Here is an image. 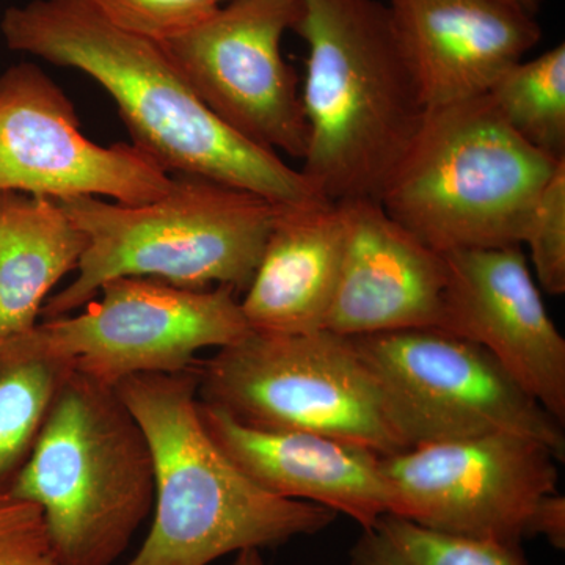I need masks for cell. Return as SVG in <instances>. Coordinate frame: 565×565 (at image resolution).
<instances>
[{"instance_id":"6da1fadb","label":"cell","mask_w":565,"mask_h":565,"mask_svg":"<svg viewBox=\"0 0 565 565\" xmlns=\"http://www.w3.org/2000/svg\"><path fill=\"white\" fill-rule=\"evenodd\" d=\"M0 31L11 51L98 82L117 104L134 147L167 173L206 178L275 204L318 199L300 170L212 114L161 43L115 28L90 0L10 7Z\"/></svg>"},{"instance_id":"7a4b0ae2","label":"cell","mask_w":565,"mask_h":565,"mask_svg":"<svg viewBox=\"0 0 565 565\" xmlns=\"http://www.w3.org/2000/svg\"><path fill=\"white\" fill-rule=\"evenodd\" d=\"M303 177L322 199L381 200L427 106L379 0H300Z\"/></svg>"},{"instance_id":"3957f363","label":"cell","mask_w":565,"mask_h":565,"mask_svg":"<svg viewBox=\"0 0 565 565\" xmlns=\"http://www.w3.org/2000/svg\"><path fill=\"white\" fill-rule=\"evenodd\" d=\"M154 463V520L126 565H210L332 525L333 511L264 490L212 440L199 408L196 367L139 374L117 386Z\"/></svg>"},{"instance_id":"277c9868","label":"cell","mask_w":565,"mask_h":565,"mask_svg":"<svg viewBox=\"0 0 565 565\" xmlns=\"http://www.w3.org/2000/svg\"><path fill=\"white\" fill-rule=\"evenodd\" d=\"M58 203L87 236V248L76 278L44 303L43 321L76 313L121 277L245 291L281 206L192 174L173 177L166 195L139 206L98 196Z\"/></svg>"},{"instance_id":"5b68a950","label":"cell","mask_w":565,"mask_h":565,"mask_svg":"<svg viewBox=\"0 0 565 565\" xmlns=\"http://www.w3.org/2000/svg\"><path fill=\"white\" fill-rule=\"evenodd\" d=\"M9 489L43 512L65 565H111L154 508L147 435L117 390L70 374Z\"/></svg>"},{"instance_id":"8992f818","label":"cell","mask_w":565,"mask_h":565,"mask_svg":"<svg viewBox=\"0 0 565 565\" xmlns=\"http://www.w3.org/2000/svg\"><path fill=\"white\" fill-rule=\"evenodd\" d=\"M563 161L520 139L484 95L427 110L379 203L441 255L522 247L527 217Z\"/></svg>"},{"instance_id":"52a82bcc","label":"cell","mask_w":565,"mask_h":565,"mask_svg":"<svg viewBox=\"0 0 565 565\" xmlns=\"http://www.w3.org/2000/svg\"><path fill=\"white\" fill-rule=\"evenodd\" d=\"M196 374L199 399L247 426L327 435L379 456L405 451L377 381L343 334L252 332Z\"/></svg>"},{"instance_id":"ba28073f","label":"cell","mask_w":565,"mask_h":565,"mask_svg":"<svg viewBox=\"0 0 565 565\" xmlns=\"http://www.w3.org/2000/svg\"><path fill=\"white\" fill-rule=\"evenodd\" d=\"M352 340L405 449L515 434L542 441L564 462L563 426L481 345L440 329Z\"/></svg>"},{"instance_id":"9c48e42d","label":"cell","mask_w":565,"mask_h":565,"mask_svg":"<svg viewBox=\"0 0 565 565\" xmlns=\"http://www.w3.org/2000/svg\"><path fill=\"white\" fill-rule=\"evenodd\" d=\"M552 448L515 434H489L382 457L392 514L475 541L522 546L534 516L559 492Z\"/></svg>"},{"instance_id":"30bf717a","label":"cell","mask_w":565,"mask_h":565,"mask_svg":"<svg viewBox=\"0 0 565 565\" xmlns=\"http://www.w3.org/2000/svg\"><path fill=\"white\" fill-rule=\"evenodd\" d=\"M39 329L77 373L111 388L132 375L191 370L196 353L252 333L234 289H185L141 277L107 281L76 313Z\"/></svg>"},{"instance_id":"8fae6325","label":"cell","mask_w":565,"mask_h":565,"mask_svg":"<svg viewBox=\"0 0 565 565\" xmlns=\"http://www.w3.org/2000/svg\"><path fill=\"white\" fill-rule=\"evenodd\" d=\"M300 0H230L195 29L161 43L212 114L274 152L303 159L299 81L281 52Z\"/></svg>"},{"instance_id":"7c38bea8","label":"cell","mask_w":565,"mask_h":565,"mask_svg":"<svg viewBox=\"0 0 565 565\" xmlns=\"http://www.w3.org/2000/svg\"><path fill=\"white\" fill-rule=\"evenodd\" d=\"M172 184L132 143L102 147L87 139L73 103L39 66L20 63L0 76V192L57 202L104 196L139 206Z\"/></svg>"},{"instance_id":"4fadbf2b","label":"cell","mask_w":565,"mask_h":565,"mask_svg":"<svg viewBox=\"0 0 565 565\" xmlns=\"http://www.w3.org/2000/svg\"><path fill=\"white\" fill-rule=\"evenodd\" d=\"M440 330L481 345L565 424V340L550 318L520 245L445 255Z\"/></svg>"},{"instance_id":"5bb4252c","label":"cell","mask_w":565,"mask_h":565,"mask_svg":"<svg viewBox=\"0 0 565 565\" xmlns=\"http://www.w3.org/2000/svg\"><path fill=\"white\" fill-rule=\"evenodd\" d=\"M345 252L323 329L348 338L440 329L446 259L374 200L341 202Z\"/></svg>"},{"instance_id":"9a60e30c","label":"cell","mask_w":565,"mask_h":565,"mask_svg":"<svg viewBox=\"0 0 565 565\" xmlns=\"http://www.w3.org/2000/svg\"><path fill=\"white\" fill-rule=\"evenodd\" d=\"M427 110L487 95L541 41L531 14L504 0H386Z\"/></svg>"},{"instance_id":"2e32d148","label":"cell","mask_w":565,"mask_h":565,"mask_svg":"<svg viewBox=\"0 0 565 565\" xmlns=\"http://www.w3.org/2000/svg\"><path fill=\"white\" fill-rule=\"evenodd\" d=\"M199 408L212 440L267 492L323 505L362 527L392 514L384 456L327 435L247 426L200 399Z\"/></svg>"},{"instance_id":"e0dca14e","label":"cell","mask_w":565,"mask_h":565,"mask_svg":"<svg viewBox=\"0 0 565 565\" xmlns=\"http://www.w3.org/2000/svg\"><path fill=\"white\" fill-rule=\"evenodd\" d=\"M345 223L340 204H281L241 308L255 333L322 330L343 269Z\"/></svg>"},{"instance_id":"ac0fdd59","label":"cell","mask_w":565,"mask_h":565,"mask_svg":"<svg viewBox=\"0 0 565 565\" xmlns=\"http://www.w3.org/2000/svg\"><path fill=\"white\" fill-rule=\"evenodd\" d=\"M87 248L61 203L0 192V338L31 332L52 289L79 266Z\"/></svg>"},{"instance_id":"d6986e66","label":"cell","mask_w":565,"mask_h":565,"mask_svg":"<svg viewBox=\"0 0 565 565\" xmlns=\"http://www.w3.org/2000/svg\"><path fill=\"white\" fill-rule=\"evenodd\" d=\"M74 364L52 351L39 326L0 338V487H10Z\"/></svg>"},{"instance_id":"ffe728a7","label":"cell","mask_w":565,"mask_h":565,"mask_svg":"<svg viewBox=\"0 0 565 565\" xmlns=\"http://www.w3.org/2000/svg\"><path fill=\"white\" fill-rule=\"evenodd\" d=\"M505 125L535 150L565 159V46L505 71L489 93Z\"/></svg>"},{"instance_id":"44dd1931","label":"cell","mask_w":565,"mask_h":565,"mask_svg":"<svg viewBox=\"0 0 565 565\" xmlns=\"http://www.w3.org/2000/svg\"><path fill=\"white\" fill-rule=\"evenodd\" d=\"M351 565H527L522 546L475 541L385 514L356 539Z\"/></svg>"},{"instance_id":"7402d4cb","label":"cell","mask_w":565,"mask_h":565,"mask_svg":"<svg viewBox=\"0 0 565 565\" xmlns=\"http://www.w3.org/2000/svg\"><path fill=\"white\" fill-rule=\"evenodd\" d=\"M522 245L531 253L534 278L552 296L565 292V161L546 182L527 217Z\"/></svg>"},{"instance_id":"603a6c76","label":"cell","mask_w":565,"mask_h":565,"mask_svg":"<svg viewBox=\"0 0 565 565\" xmlns=\"http://www.w3.org/2000/svg\"><path fill=\"white\" fill-rule=\"evenodd\" d=\"M95 10L115 28L156 41L184 35L218 9L215 0H90Z\"/></svg>"},{"instance_id":"cb8c5ba5","label":"cell","mask_w":565,"mask_h":565,"mask_svg":"<svg viewBox=\"0 0 565 565\" xmlns=\"http://www.w3.org/2000/svg\"><path fill=\"white\" fill-rule=\"evenodd\" d=\"M0 565H65L52 546L43 512L0 487Z\"/></svg>"},{"instance_id":"d4e9b609","label":"cell","mask_w":565,"mask_h":565,"mask_svg":"<svg viewBox=\"0 0 565 565\" xmlns=\"http://www.w3.org/2000/svg\"><path fill=\"white\" fill-rule=\"evenodd\" d=\"M534 535H544L555 548L565 546V498L559 492L550 494L534 516Z\"/></svg>"},{"instance_id":"484cf974","label":"cell","mask_w":565,"mask_h":565,"mask_svg":"<svg viewBox=\"0 0 565 565\" xmlns=\"http://www.w3.org/2000/svg\"><path fill=\"white\" fill-rule=\"evenodd\" d=\"M230 565H264L262 550L248 548L237 552Z\"/></svg>"},{"instance_id":"4316f807","label":"cell","mask_w":565,"mask_h":565,"mask_svg":"<svg viewBox=\"0 0 565 565\" xmlns=\"http://www.w3.org/2000/svg\"><path fill=\"white\" fill-rule=\"evenodd\" d=\"M509 6L515 7V9L522 10L523 13L531 14L535 18V14L541 10L542 0H504Z\"/></svg>"},{"instance_id":"83f0119b","label":"cell","mask_w":565,"mask_h":565,"mask_svg":"<svg viewBox=\"0 0 565 565\" xmlns=\"http://www.w3.org/2000/svg\"><path fill=\"white\" fill-rule=\"evenodd\" d=\"M215 2H217L218 6H222L223 2H230V0H215Z\"/></svg>"}]
</instances>
